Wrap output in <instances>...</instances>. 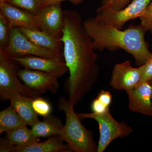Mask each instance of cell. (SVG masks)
<instances>
[{"instance_id": "cell-1", "label": "cell", "mask_w": 152, "mask_h": 152, "mask_svg": "<svg viewBox=\"0 0 152 152\" xmlns=\"http://www.w3.org/2000/svg\"><path fill=\"white\" fill-rule=\"evenodd\" d=\"M63 12L65 26L61 41L69 72L67 82L68 101L75 107L92 89L99 77V69L92 39L84 27L80 15L69 10Z\"/></svg>"}, {"instance_id": "cell-2", "label": "cell", "mask_w": 152, "mask_h": 152, "mask_svg": "<svg viewBox=\"0 0 152 152\" xmlns=\"http://www.w3.org/2000/svg\"><path fill=\"white\" fill-rule=\"evenodd\" d=\"M83 25L93 40L96 50L107 49L113 52L122 49L132 55L138 65L142 66L152 56L145 40L146 31L141 25H131L124 31L104 24L94 17L87 19Z\"/></svg>"}, {"instance_id": "cell-3", "label": "cell", "mask_w": 152, "mask_h": 152, "mask_svg": "<svg viewBox=\"0 0 152 152\" xmlns=\"http://www.w3.org/2000/svg\"><path fill=\"white\" fill-rule=\"evenodd\" d=\"M58 108L64 112L66 122L58 135L66 143L71 152H97L92 131L87 129L75 113L74 106L65 98L58 100Z\"/></svg>"}, {"instance_id": "cell-4", "label": "cell", "mask_w": 152, "mask_h": 152, "mask_svg": "<svg viewBox=\"0 0 152 152\" xmlns=\"http://www.w3.org/2000/svg\"><path fill=\"white\" fill-rule=\"evenodd\" d=\"M81 121L91 118L96 121L99 125L100 137L97 152H104L114 140L124 138L133 132L132 128L124 122H119L113 117L110 109L102 114L96 113H77Z\"/></svg>"}, {"instance_id": "cell-5", "label": "cell", "mask_w": 152, "mask_h": 152, "mask_svg": "<svg viewBox=\"0 0 152 152\" xmlns=\"http://www.w3.org/2000/svg\"><path fill=\"white\" fill-rule=\"evenodd\" d=\"M11 59L0 49V97L6 101L12 93H18L25 96L35 98L40 96L37 92L30 89L20 81Z\"/></svg>"}, {"instance_id": "cell-6", "label": "cell", "mask_w": 152, "mask_h": 152, "mask_svg": "<svg viewBox=\"0 0 152 152\" xmlns=\"http://www.w3.org/2000/svg\"><path fill=\"white\" fill-rule=\"evenodd\" d=\"M4 52L10 58L35 56L48 58L64 59V58L47 49L38 46L23 34L18 27H11L10 40Z\"/></svg>"}, {"instance_id": "cell-7", "label": "cell", "mask_w": 152, "mask_h": 152, "mask_svg": "<svg viewBox=\"0 0 152 152\" xmlns=\"http://www.w3.org/2000/svg\"><path fill=\"white\" fill-rule=\"evenodd\" d=\"M152 0H133L127 6L119 11L97 10L95 19L104 24L121 30L127 22L142 16Z\"/></svg>"}, {"instance_id": "cell-8", "label": "cell", "mask_w": 152, "mask_h": 152, "mask_svg": "<svg viewBox=\"0 0 152 152\" xmlns=\"http://www.w3.org/2000/svg\"><path fill=\"white\" fill-rule=\"evenodd\" d=\"M17 74L26 86L41 95L48 91L56 94L60 87L58 78L45 72L24 68Z\"/></svg>"}, {"instance_id": "cell-9", "label": "cell", "mask_w": 152, "mask_h": 152, "mask_svg": "<svg viewBox=\"0 0 152 152\" xmlns=\"http://www.w3.org/2000/svg\"><path fill=\"white\" fill-rule=\"evenodd\" d=\"M37 16L41 30L61 40L65 26L61 2L44 7L39 11Z\"/></svg>"}, {"instance_id": "cell-10", "label": "cell", "mask_w": 152, "mask_h": 152, "mask_svg": "<svg viewBox=\"0 0 152 152\" xmlns=\"http://www.w3.org/2000/svg\"><path fill=\"white\" fill-rule=\"evenodd\" d=\"M140 82L141 73L140 67H133L130 62L127 61L114 66L110 84L114 89L126 91Z\"/></svg>"}, {"instance_id": "cell-11", "label": "cell", "mask_w": 152, "mask_h": 152, "mask_svg": "<svg viewBox=\"0 0 152 152\" xmlns=\"http://www.w3.org/2000/svg\"><path fill=\"white\" fill-rule=\"evenodd\" d=\"M16 61L24 68L45 72L58 78L69 71L64 59L48 58L35 56H27L10 58Z\"/></svg>"}, {"instance_id": "cell-12", "label": "cell", "mask_w": 152, "mask_h": 152, "mask_svg": "<svg viewBox=\"0 0 152 152\" xmlns=\"http://www.w3.org/2000/svg\"><path fill=\"white\" fill-rule=\"evenodd\" d=\"M126 92L130 110L152 116V88L149 82H140Z\"/></svg>"}, {"instance_id": "cell-13", "label": "cell", "mask_w": 152, "mask_h": 152, "mask_svg": "<svg viewBox=\"0 0 152 152\" xmlns=\"http://www.w3.org/2000/svg\"><path fill=\"white\" fill-rule=\"evenodd\" d=\"M0 14L7 19L11 27L40 30L37 15L10 3L0 2Z\"/></svg>"}, {"instance_id": "cell-14", "label": "cell", "mask_w": 152, "mask_h": 152, "mask_svg": "<svg viewBox=\"0 0 152 152\" xmlns=\"http://www.w3.org/2000/svg\"><path fill=\"white\" fill-rule=\"evenodd\" d=\"M19 28L29 39L38 46L47 49L64 58V45L61 39L54 37L42 30L25 27Z\"/></svg>"}, {"instance_id": "cell-15", "label": "cell", "mask_w": 152, "mask_h": 152, "mask_svg": "<svg viewBox=\"0 0 152 152\" xmlns=\"http://www.w3.org/2000/svg\"><path fill=\"white\" fill-rule=\"evenodd\" d=\"M33 98L15 92L10 94L6 99L10 101V105L21 117L27 125L31 127L40 121L38 114L33 109L32 104Z\"/></svg>"}, {"instance_id": "cell-16", "label": "cell", "mask_w": 152, "mask_h": 152, "mask_svg": "<svg viewBox=\"0 0 152 152\" xmlns=\"http://www.w3.org/2000/svg\"><path fill=\"white\" fill-rule=\"evenodd\" d=\"M68 152L71 151L58 135L50 137L45 141L37 142L26 146H15L13 149V152Z\"/></svg>"}, {"instance_id": "cell-17", "label": "cell", "mask_w": 152, "mask_h": 152, "mask_svg": "<svg viewBox=\"0 0 152 152\" xmlns=\"http://www.w3.org/2000/svg\"><path fill=\"white\" fill-rule=\"evenodd\" d=\"M64 126L59 118L50 114L32 126L31 130L36 137H50L58 135Z\"/></svg>"}, {"instance_id": "cell-18", "label": "cell", "mask_w": 152, "mask_h": 152, "mask_svg": "<svg viewBox=\"0 0 152 152\" xmlns=\"http://www.w3.org/2000/svg\"><path fill=\"white\" fill-rule=\"evenodd\" d=\"M27 126L11 105L0 112V134L9 132Z\"/></svg>"}, {"instance_id": "cell-19", "label": "cell", "mask_w": 152, "mask_h": 152, "mask_svg": "<svg viewBox=\"0 0 152 152\" xmlns=\"http://www.w3.org/2000/svg\"><path fill=\"white\" fill-rule=\"evenodd\" d=\"M4 138L10 143L17 147L26 146L40 141L39 138L34 135L27 126L6 133Z\"/></svg>"}, {"instance_id": "cell-20", "label": "cell", "mask_w": 152, "mask_h": 152, "mask_svg": "<svg viewBox=\"0 0 152 152\" xmlns=\"http://www.w3.org/2000/svg\"><path fill=\"white\" fill-rule=\"evenodd\" d=\"M3 1L10 3L35 15L41 9L40 0H4Z\"/></svg>"}, {"instance_id": "cell-21", "label": "cell", "mask_w": 152, "mask_h": 152, "mask_svg": "<svg viewBox=\"0 0 152 152\" xmlns=\"http://www.w3.org/2000/svg\"><path fill=\"white\" fill-rule=\"evenodd\" d=\"M32 104L34 110L38 115L43 118L50 115L52 110L50 104L41 96L33 98Z\"/></svg>"}, {"instance_id": "cell-22", "label": "cell", "mask_w": 152, "mask_h": 152, "mask_svg": "<svg viewBox=\"0 0 152 152\" xmlns=\"http://www.w3.org/2000/svg\"><path fill=\"white\" fill-rule=\"evenodd\" d=\"M11 27L7 19L0 14V49L4 50L8 45Z\"/></svg>"}, {"instance_id": "cell-23", "label": "cell", "mask_w": 152, "mask_h": 152, "mask_svg": "<svg viewBox=\"0 0 152 152\" xmlns=\"http://www.w3.org/2000/svg\"><path fill=\"white\" fill-rule=\"evenodd\" d=\"M132 0H102L101 5L97 10L119 11L124 8Z\"/></svg>"}, {"instance_id": "cell-24", "label": "cell", "mask_w": 152, "mask_h": 152, "mask_svg": "<svg viewBox=\"0 0 152 152\" xmlns=\"http://www.w3.org/2000/svg\"><path fill=\"white\" fill-rule=\"evenodd\" d=\"M139 67L141 73V81H151L152 80V56L146 62Z\"/></svg>"}, {"instance_id": "cell-25", "label": "cell", "mask_w": 152, "mask_h": 152, "mask_svg": "<svg viewBox=\"0 0 152 152\" xmlns=\"http://www.w3.org/2000/svg\"><path fill=\"white\" fill-rule=\"evenodd\" d=\"M141 25L146 31L149 30L152 26V1L147 7L143 15L140 18Z\"/></svg>"}, {"instance_id": "cell-26", "label": "cell", "mask_w": 152, "mask_h": 152, "mask_svg": "<svg viewBox=\"0 0 152 152\" xmlns=\"http://www.w3.org/2000/svg\"><path fill=\"white\" fill-rule=\"evenodd\" d=\"M110 107L105 105L96 98L93 101L91 108L93 113L97 114H102L105 113L110 109Z\"/></svg>"}, {"instance_id": "cell-27", "label": "cell", "mask_w": 152, "mask_h": 152, "mask_svg": "<svg viewBox=\"0 0 152 152\" xmlns=\"http://www.w3.org/2000/svg\"><path fill=\"white\" fill-rule=\"evenodd\" d=\"M101 102L110 107L112 101V95L108 91L102 90L96 97Z\"/></svg>"}, {"instance_id": "cell-28", "label": "cell", "mask_w": 152, "mask_h": 152, "mask_svg": "<svg viewBox=\"0 0 152 152\" xmlns=\"http://www.w3.org/2000/svg\"><path fill=\"white\" fill-rule=\"evenodd\" d=\"M15 146L10 143L5 138H1L0 140V152H13Z\"/></svg>"}, {"instance_id": "cell-29", "label": "cell", "mask_w": 152, "mask_h": 152, "mask_svg": "<svg viewBox=\"0 0 152 152\" xmlns=\"http://www.w3.org/2000/svg\"><path fill=\"white\" fill-rule=\"evenodd\" d=\"M69 1L75 4H80L84 0H40L41 9L45 6L58 2H61L63 1Z\"/></svg>"}, {"instance_id": "cell-30", "label": "cell", "mask_w": 152, "mask_h": 152, "mask_svg": "<svg viewBox=\"0 0 152 152\" xmlns=\"http://www.w3.org/2000/svg\"><path fill=\"white\" fill-rule=\"evenodd\" d=\"M150 83V84H151V88H152V80H151V81L149 82Z\"/></svg>"}, {"instance_id": "cell-31", "label": "cell", "mask_w": 152, "mask_h": 152, "mask_svg": "<svg viewBox=\"0 0 152 152\" xmlns=\"http://www.w3.org/2000/svg\"><path fill=\"white\" fill-rule=\"evenodd\" d=\"M149 30L151 31V32L152 34V26L151 27V28H150Z\"/></svg>"}, {"instance_id": "cell-32", "label": "cell", "mask_w": 152, "mask_h": 152, "mask_svg": "<svg viewBox=\"0 0 152 152\" xmlns=\"http://www.w3.org/2000/svg\"><path fill=\"white\" fill-rule=\"evenodd\" d=\"M4 1V0H0V2H1L3 1Z\"/></svg>"}]
</instances>
